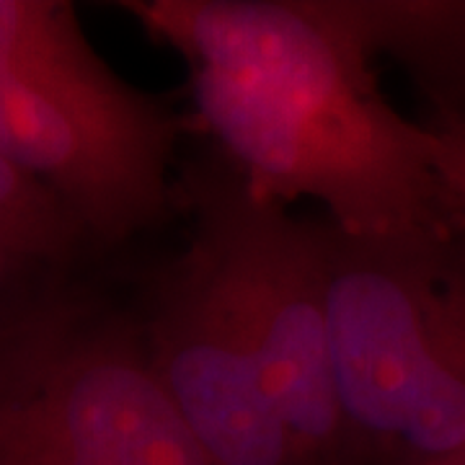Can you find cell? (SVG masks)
Returning <instances> with one entry per match:
<instances>
[{"label": "cell", "mask_w": 465, "mask_h": 465, "mask_svg": "<svg viewBox=\"0 0 465 465\" xmlns=\"http://www.w3.org/2000/svg\"><path fill=\"white\" fill-rule=\"evenodd\" d=\"M122 8L182 54L200 122L253 194L316 200L354 241L448 243L458 155L382 99L357 0Z\"/></svg>", "instance_id": "1"}, {"label": "cell", "mask_w": 465, "mask_h": 465, "mask_svg": "<svg viewBox=\"0 0 465 465\" xmlns=\"http://www.w3.org/2000/svg\"><path fill=\"white\" fill-rule=\"evenodd\" d=\"M182 119L119 78L63 0H0V158L50 189L94 249L155 225Z\"/></svg>", "instance_id": "2"}, {"label": "cell", "mask_w": 465, "mask_h": 465, "mask_svg": "<svg viewBox=\"0 0 465 465\" xmlns=\"http://www.w3.org/2000/svg\"><path fill=\"white\" fill-rule=\"evenodd\" d=\"M60 277L0 308V465H210L143 323Z\"/></svg>", "instance_id": "3"}, {"label": "cell", "mask_w": 465, "mask_h": 465, "mask_svg": "<svg viewBox=\"0 0 465 465\" xmlns=\"http://www.w3.org/2000/svg\"><path fill=\"white\" fill-rule=\"evenodd\" d=\"M186 197L189 243L256 351L300 463L349 465L357 448L336 393L329 326L331 225L253 194L223 158L186 171Z\"/></svg>", "instance_id": "4"}, {"label": "cell", "mask_w": 465, "mask_h": 465, "mask_svg": "<svg viewBox=\"0 0 465 465\" xmlns=\"http://www.w3.org/2000/svg\"><path fill=\"white\" fill-rule=\"evenodd\" d=\"M460 280L445 243H370L331 228V362L354 448H399L421 401L465 382Z\"/></svg>", "instance_id": "5"}, {"label": "cell", "mask_w": 465, "mask_h": 465, "mask_svg": "<svg viewBox=\"0 0 465 465\" xmlns=\"http://www.w3.org/2000/svg\"><path fill=\"white\" fill-rule=\"evenodd\" d=\"M143 329L168 399L210 465H302L259 357L194 243L161 277Z\"/></svg>", "instance_id": "6"}, {"label": "cell", "mask_w": 465, "mask_h": 465, "mask_svg": "<svg viewBox=\"0 0 465 465\" xmlns=\"http://www.w3.org/2000/svg\"><path fill=\"white\" fill-rule=\"evenodd\" d=\"M0 235L32 262L63 272L81 256L88 235L63 202L39 182L0 158Z\"/></svg>", "instance_id": "7"}, {"label": "cell", "mask_w": 465, "mask_h": 465, "mask_svg": "<svg viewBox=\"0 0 465 465\" xmlns=\"http://www.w3.org/2000/svg\"><path fill=\"white\" fill-rule=\"evenodd\" d=\"M437 465H465V452H460V455H455V458H450V460H445V463H437Z\"/></svg>", "instance_id": "8"}]
</instances>
